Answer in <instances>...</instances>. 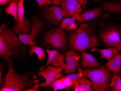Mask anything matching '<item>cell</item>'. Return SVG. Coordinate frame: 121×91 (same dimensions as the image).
Listing matches in <instances>:
<instances>
[{"mask_svg":"<svg viewBox=\"0 0 121 91\" xmlns=\"http://www.w3.org/2000/svg\"><path fill=\"white\" fill-rule=\"evenodd\" d=\"M101 5L106 11L113 13L121 14V1L117 2H110L100 0Z\"/></svg>","mask_w":121,"mask_h":91,"instance_id":"obj_18","label":"cell"},{"mask_svg":"<svg viewBox=\"0 0 121 91\" xmlns=\"http://www.w3.org/2000/svg\"><path fill=\"white\" fill-rule=\"evenodd\" d=\"M20 0H15L11 2L9 6L5 9L7 14H10L15 18V22H18V4Z\"/></svg>","mask_w":121,"mask_h":91,"instance_id":"obj_21","label":"cell"},{"mask_svg":"<svg viewBox=\"0 0 121 91\" xmlns=\"http://www.w3.org/2000/svg\"><path fill=\"white\" fill-rule=\"evenodd\" d=\"M14 0H0V4L3 6H6Z\"/></svg>","mask_w":121,"mask_h":91,"instance_id":"obj_29","label":"cell"},{"mask_svg":"<svg viewBox=\"0 0 121 91\" xmlns=\"http://www.w3.org/2000/svg\"><path fill=\"white\" fill-rule=\"evenodd\" d=\"M21 41L8 26L0 35V56L5 62L17 52Z\"/></svg>","mask_w":121,"mask_h":91,"instance_id":"obj_4","label":"cell"},{"mask_svg":"<svg viewBox=\"0 0 121 91\" xmlns=\"http://www.w3.org/2000/svg\"><path fill=\"white\" fill-rule=\"evenodd\" d=\"M92 83L86 78L82 79L79 81V85L82 91H91L92 89L91 86Z\"/></svg>","mask_w":121,"mask_h":91,"instance_id":"obj_25","label":"cell"},{"mask_svg":"<svg viewBox=\"0 0 121 91\" xmlns=\"http://www.w3.org/2000/svg\"><path fill=\"white\" fill-rule=\"evenodd\" d=\"M9 71L5 75L3 84L0 87V91H24L26 89L37 83L38 80H30L25 74L16 72L13 68V60L9 57L8 60Z\"/></svg>","mask_w":121,"mask_h":91,"instance_id":"obj_2","label":"cell"},{"mask_svg":"<svg viewBox=\"0 0 121 91\" xmlns=\"http://www.w3.org/2000/svg\"><path fill=\"white\" fill-rule=\"evenodd\" d=\"M106 68L113 75L121 74V55L117 53L105 65Z\"/></svg>","mask_w":121,"mask_h":91,"instance_id":"obj_14","label":"cell"},{"mask_svg":"<svg viewBox=\"0 0 121 91\" xmlns=\"http://www.w3.org/2000/svg\"><path fill=\"white\" fill-rule=\"evenodd\" d=\"M111 89L113 91H121V76L119 74L113 75L111 81Z\"/></svg>","mask_w":121,"mask_h":91,"instance_id":"obj_23","label":"cell"},{"mask_svg":"<svg viewBox=\"0 0 121 91\" xmlns=\"http://www.w3.org/2000/svg\"><path fill=\"white\" fill-rule=\"evenodd\" d=\"M43 18L49 23L58 26L64 17L61 10L58 5L47 6L43 12Z\"/></svg>","mask_w":121,"mask_h":91,"instance_id":"obj_10","label":"cell"},{"mask_svg":"<svg viewBox=\"0 0 121 91\" xmlns=\"http://www.w3.org/2000/svg\"><path fill=\"white\" fill-rule=\"evenodd\" d=\"M3 71V66L2 64L0 65V87L2 86V83L3 82L2 79V74Z\"/></svg>","mask_w":121,"mask_h":91,"instance_id":"obj_30","label":"cell"},{"mask_svg":"<svg viewBox=\"0 0 121 91\" xmlns=\"http://www.w3.org/2000/svg\"><path fill=\"white\" fill-rule=\"evenodd\" d=\"M74 87L75 91H82L81 89L79 84L76 85Z\"/></svg>","mask_w":121,"mask_h":91,"instance_id":"obj_32","label":"cell"},{"mask_svg":"<svg viewBox=\"0 0 121 91\" xmlns=\"http://www.w3.org/2000/svg\"><path fill=\"white\" fill-rule=\"evenodd\" d=\"M103 12L100 7L89 9L80 15L79 19L77 21L78 23H81L96 19L99 17Z\"/></svg>","mask_w":121,"mask_h":91,"instance_id":"obj_15","label":"cell"},{"mask_svg":"<svg viewBox=\"0 0 121 91\" xmlns=\"http://www.w3.org/2000/svg\"><path fill=\"white\" fill-rule=\"evenodd\" d=\"M85 76L92 82V90L95 91H109L112 73L103 66L99 68L85 69Z\"/></svg>","mask_w":121,"mask_h":91,"instance_id":"obj_3","label":"cell"},{"mask_svg":"<svg viewBox=\"0 0 121 91\" xmlns=\"http://www.w3.org/2000/svg\"><path fill=\"white\" fill-rule=\"evenodd\" d=\"M46 52L48 54V60L45 68L52 64L54 67H59L62 69H64L65 64L64 59V55L60 54L57 50H50L47 49Z\"/></svg>","mask_w":121,"mask_h":91,"instance_id":"obj_13","label":"cell"},{"mask_svg":"<svg viewBox=\"0 0 121 91\" xmlns=\"http://www.w3.org/2000/svg\"></svg>","mask_w":121,"mask_h":91,"instance_id":"obj_36","label":"cell"},{"mask_svg":"<svg viewBox=\"0 0 121 91\" xmlns=\"http://www.w3.org/2000/svg\"><path fill=\"white\" fill-rule=\"evenodd\" d=\"M24 0H20L18 4V22L12 29L13 32L16 34H29L31 27L29 21L24 17L25 11L24 8Z\"/></svg>","mask_w":121,"mask_h":91,"instance_id":"obj_7","label":"cell"},{"mask_svg":"<svg viewBox=\"0 0 121 91\" xmlns=\"http://www.w3.org/2000/svg\"><path fill=\"white\" fill-rule=\"evenodd\" d=\"M78 0L81 4L85 6V5L86 4L87 2L89 0Z\"/></svg>","mask_w":121,"mask_h":91,"instance_id":"obj_33","label":"cell"},{"mask_svg":"<svg viewBox=\"0 0 121 91\" xmlns=\"http://www.w3.org/2000/svg\"><path fill=\"white\" fill-rule=\"evenodd\" d=\"M69 47L82 52L98 45L95 30L91 24H82L77 30L69 35Z\"/></svg>","mask_w":121,"mask_h":91,"instance_id":"obj_1","label":"cell"},{"mask_svg":"<svg viewBox=\"0 0 121 91\" xmlns=\"http://www.w3.org/2000/svg\"><path fill=\"white\" fill-rule=\"evenodd\" d=\"M39 84L37 83L33 87H30L28 89H26L24 91H39Z\"/></svg>","mask_w":121,"mask_h":91,"instance_id":"obj_28","label":"cell"},{"mask_svg":"<svg viewBox=\"0 0 121 91\" xmlns=\"http://www.w3.org/2000/svg\"><path fill=\"white\" fill-rule=\"evenodd\" d=\"M39 5V6L40 9H42L46 5L53 4V2L51 0H35Z\"/></svg>","mask_w":121,"mask_h":91,"instance_id":"obj_26","label":"cell"},{"mask_svg":"<svg viewBox=\"0 0 121 91\" xmlns=\"http://www.w3.org/2000/svg\"><path fill=\"white\" fill-rule=\"evenodd\" d=\"M80 58V55L79 53L72 50L67 51L65 58L66 64L64 69L65 72L70 74L75 73L79 65Z\"/></svg>","mask_w":121,"mask_h":91,"instance_id":"obj_12","label":"cell"},{"mask_svg":"<svg viewBox=\"0 0 121 91\" xmlns=\"http://www.w3.org/2000/svg\"><path fill=\"white\" fill-rule=\"evenodd\" d=\"M98 51L101 54V58H106L107 61L111 59L118 52V50L115 48H109L106 49H99L94 48L92 49L91 51L94 52Z\"/></svg>","mask_w":121,"mask_h":91,"instance_id":"obj_19","label":"cell"},{"mask_svg":"<svg viewBox=\"0 0 121 91\" xmlns=\"http://www.w3.org/2000/svg\"><path fill=\"white\" fill-rule=\"evenodd\" d=\"M30 52L29 55L32 56L34 53L36 54L39 61H42L45 58V52L43 49L37 46L35 40L32 41V43L29 45Z\"/></svg>","mask_w":121,"mask_h":91,"instance_id":"obj_20","label":"cell"},{"mask_svg":"<svg viewBox=\"0 0 121 91\" xmlns=\"http://www.w3.org/2000/svg\"><path fill=\"white\" fill-rule=\"evenodd\" d=\"M62 81L63 82L65 85L67 87H73V82L70 79L66 78H60Z\"/></svg>","mask_w":121,"mask_h":91,"instance_id":"obj_27","label":"cell"},{"mask_svg":"<svg viewBox=\"0 0 121 91\" xmlns=\"http://www.w3.org/2000/svg\"><path fill=\"white\" fill-rule=\"evenodd\" d=\"M5 24L4 23L2 24V26H1V28H0V34L2 33L3 30H4V28L5 27Z\"/></svg>","mask_w":121,"mask_h":91,"instance_id":"obj_34","label":"cell"},{"mask_svg":"<svg viewBox=\"0 0 121 91\" xmlns=\"http://www.w3.org/2000/svg\"><path fill=\"white\" fill-rule=\"evenodd\" d=\"M45 23L37 18H34L32 21L31 30L29 34H21L19 36V39L22 43L24 44L30 45L32 43V41L43 28Z\"/></svg>","mask_w":121,"mask_h":91,"instance_id":"obj_9","label":"cell"},{"mask_svg":"<svg viewBox=\"0 0 121 91\" xmlns=\"http://www.w3.org/2000/svg\"><path fill=\"white\" fill-rule=\"evenodd\" d=\"M100 62H98L93 56L84 51L82 55V68H98L100 66Z\"/></svg>","mask_w":121,"mask_h":91,"instance_id":"obj_16","label":"cell"},{"mask_svg":"<svg viewBox=\"0 0 121 91\" xmlns=\"http://www.w3.org/2000/svg\"><path fill=\"white\" fill-rule=\"evenodd\" d=\"M120 33V39L121 40V25L119 26Z\"/></svg>","mask_w":121,"mask_h":91,"instance_id":"obj_35","label":"cell"},{"mask_svg":"<svg viewBox=\"0 0 121 91\" xmlns=\"http://www.w3.org/2000/svg\"><path fill=\"white\" fill-rule=\"evenodd\" d=\"M62 0H52V2L54 5H59Z\"/></svg>","mask_w":121,"mask_h":91,"instance_id":"obj_31","label":"cell"},{"mask_svg":"<svg viewBox=\"0 0 121 91\" xmlns=\"http://www.w3.org/2000/svg\"><path fill=\"white\" fill-rule=\"evenodd\" d=\"M100 38L106 47L115 48L121 52V40L117 26L112 25L104 29L101 32Z\"/></svg>","mask_w":121,"mask_h":91,"instance_id":"obj_6","label":"cell"},{"mask_svg":"<svg viewBox=\"0 0 121 91\" xmlns=\"http://www.w3.org/2000/svg\"><path fill=\"white\" fill-rule=\"evenodd\" d=\"M61 68L54 67L53 65L49 66L47 68L42 70L39 72L40 76L43 77L46 80L45 82L39 85L40 87H45L49 86L51 87L52 84L55 81L62 78Z\"/></svg>","mask_w":121,"mask_h":91,"instance_id":"obj_8","label":"cell"},{"mask_svg":"<svg viewBox=\"0 0 121 91\" xmlns=\"http://www.w3.org/2000/svg\"><path fill=\"white\" fill-rule=\"evenodd\" d=\"M79 16L80 14H76L72 17L63 19L60 24V28L63 30L66 29L68 30H75L78 26V24L75 23V20L79 19Z\"/></svg>","mask_w":121,"mask_h":91,"instance_id":"obj_17","label":"cell"},{"mask_svg":"<svg viewBox=\"0 0 121 91\" xmlns=\"http://www.w3.org/2000/svg\"><path fill=\"white\" fill-rule=\"evenodd\" d=\"M45 44L60 50L65 51L66 48V41L63 29L54 28L45 35Z\"/></svg>","mask_w":121,"mask_h":91,"instance_id":"obj_5","label":"cell"},{"mask_svg":"<svg viewBox=\"0 0 121 91\" xmlns=\"http://www.w3.org/2000/svg\"><path fill=\"white\" fill-rule=\"evenodd\" d=\"M51 87H53L54 91L64 89H65L66 91H68L71 88V87L65 85L60 79H58L55 81L52 84Z\"/></svg>","mask_w":121,"mask_h":91,"instance_id":"obj_24","label":"cell"},{"mask_svg":"<svg viewBox=\"0 0 121 91\" xmlns=\"http://www.w3.org/2000/svg\"><path fill=\"white\" fill-rule=\"evenodd\" d=\"M78 73L77 74H70L66 76V77L70 79L72 81L74 87L76 85L79 84V81L82 79L84 78L85 77V75L82 69L79 67H78Z\"/></svg>","mask_w":121,"mask_h":91,"instance_id":"obj_22","label":"cell"},{"mask_svg":"<svg viewBox=\"0 0 121 91\" xmlns=\"http://www.w3.org/2000/svg\"><path fill=\"white\" fill-rule=\"evenodd\" d=\"M81 4L78 0H62L60 4L64 17L69 18L82 11Z\"/></svg>","mask_w":121,"mask_h":91,"instance_id":"obj_11","label":"cell"}]
</instances>
